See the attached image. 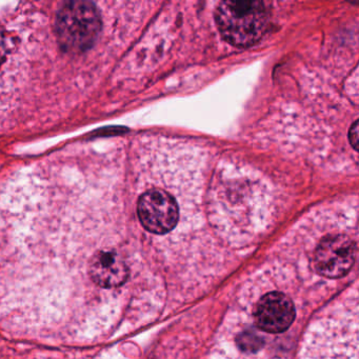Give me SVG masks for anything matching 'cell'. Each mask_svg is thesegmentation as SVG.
Returning a JSON list of instances; mask_svg holds the SVG:
<instances>
[{"instance_id": "6da1fadb", "label": "cell", "mask_w": 359, "mask_h": 359, "mask_svg": "<svg viewBox=\"0 0 359 359\" xmlns=\"http://www.w3.org/2000/svg\"><path fill=\"white\" fill-rule=\"evenodd\" d=\"M357 299L325 311L308 327L299 359H357Z\"/></svg>"}, {"instance_id": "7a4b0ae2", "label": "cell", "mask_w": 359, "mask_h": 359, "mask_svg": "<svg viewBox=\"0 0 359 359\" xmlns=\"http://www.w3.org/2000/svg\"><path fill=\"white\" fill-rule=\"evenodd\" d=\"M216 24L226 43L237 48L255 45L264 36L269 12L260 1H224L216 9Z\"/></svg>"}, {"instance_id": "8992f818", "label": "cell", "mask_w": 359, "mask_h": 359, "mask_svg": "<svg viewBox=\"0 0 359 359\" xmlns=\"http://www.w3.org/2000/svg\"><path fill=\"white\" fill-rule=\"evenodd\" d=\"M348 142L355 151H358V121H355L348 132Z\"/></svg>"}, {"instance_id": "3957f363", "label": "cell", "mask_w": 359, "mask_h": 359, "mask_svg": "<svg viewBox=\"0 0 359 359\" xmlns=\"http://www.w3.org/2000/svg\"><path fill=\"white\" fill-rule=\"evenodd\" d=\"M102 18L91 1L65 3L56 18V35L64 51L79 54L89 50L100 36Z\"/></svg>"}, {"instance_id": "52a82bcc", "label": "cell", "mask_w": 359, "mask_h": 359, "mask_svg": "<svg viewBox=\"0 0 359 359\" xmlns=\"http://www.w3.org/2000/svg\"><path fill=\"white\" fill-rule=\"evenodd\" d=\"M6 53H7V39L4 34L3 29L0 28V64L6 57Z\"/></svg>"}, {"instance_id": "277c9868", "label": "cell", "mask_w": 359, "mask_h": 359, "mask_svg": "<svg viewBox=\"0 0 359 359\" xmlns=\"http://www.w3.org/2000/svg\"><path fill=\"white\" fill-rule=\"evenodd\" d=\"M351 230L333 228L318 236L309 252L311 268L318 276L339 279L350 272L357 257L356 232Z\"/></svg>"}, {"instance_id": "5b68a950", "label": "cell", "mask_w": 359, "mask_h": 359, "mask_svg": "<svg viewBox=\"0 0 359 359\" xmlns=\"http://www.w3.org/2000/svg\"><path fill=\"white\" fill-rule=\"evenodd\" d=\"M137 215L148 232L165 235L177 228L182 210L177 197L169 189L154 187L138 198Z\"/></svg>"}]
</instances>
